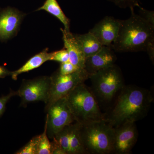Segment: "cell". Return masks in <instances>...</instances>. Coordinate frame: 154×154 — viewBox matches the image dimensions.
<instances>
[{
  "instance_id": "obj_24",
  "label": "cell",
  "mask_w": 154,
  "mask_h": 154,
  "mask_svg": "<svg viewBox=\"0 0 154 154\" xmlns=\"http://www.w3.org/2000/svg\"><path fill=\"white\" fill-rule=\"evenodd\" d=\"M116 5L121 7H127L129 6L133 7L134 6H137L138 5L137 0H110Z\"/></svg>"
},
{
  "instance_id": "obj_17",
  "label": "cell",
  "mask_w": 154,
  "mask_h": 154,
  "mask_svg": "<svg viewBox=\"0 0 154 154\" xmlns=\"http://www.w3.org/2000/svg\"><path fill=\"white\" fill-rule=\"evenodd\" d=\"M45 11L57 18L64 26L65 30H70V20L64 14L57 0H46L43 5L36 11Z\"/></svg>"
},
{
  "instance_id": "obj_8",
  "label": "cell",
  "mask_w": 154,
  "mask_h": 154,
  "mask_svg": "<svg viewBox=\"0 0 154 154\" xmlns=\"http://www.w3.org/2000/svg\"><path fill=\"white\" fill-rule=\"evenodd\" d=\"M50 77H37L33 79L24 80L17 96L21 99V105L25 106L31 102H43L47 103L50 89Z\"/></svg>"
},
{
  "instance_id": "obj_21",
  "label": "cell",
  "mask_w": 154,
  "mask_h": 154,
  "mask_svg": "<svg viewBox=\"0 0 154 154\" xmlns=\"http://www.w3.org/2000/svg\"><path fill=\"white\" fill-rule=\"evenodd\" d=\"M79 69L68 61L66 62L60 63L59 68L57 71L60 75H66L73 73Z\"/></svg>"
},
{
  "instance_id": "obj_12",
  "label": "cell",
  "mask_w": 154,
  "mask_h": 154,
  "mask_svg": "<svg viewBox=\"0 0 154 154\" xmlns=\"http://www.w3.org/2000/svg\"><path fill=\"white\" fill-rule=\"evenodd\" d=\"M25 14L17 9L8 8L0 12V40H8L16 35Z\"/></svg>"
},
{
  "instance_id": "obj_23",
  "label": "cell",
  "mask_w": 154,
  "mask_h": 154,
  "mask_svg": "<svg viewBox=\"0 0 154 154\" xmlns=\"http://www.w3.org/2000/svg\"><path fill=\"white\" fill-rule=\"evenodd\" d=\"M137 6L139 7L140 9V16L142 17L146 20L147 21L149 22L152 25H154V14L153 11H147L141 8L139 5H137Z\"/></svg>"
},
{
  "instance_id": "obj_19",
  "label": "cell",
  "mask_w": 154,
  "mask_h": 154,
  "mask_svg": "<svg viewBox=\"0 0 154 154\" xmlns=\"http://www.w3.org/2000/svg\"><path fill=\"white\" fill-rule=\"evenodd\" d=\"M39 135L32 138L25 146L15 153V154H37Z\"/></svg>"
},
{
  "instance_id": "obj_25",
  "label": "cell",
  "mask_w": 154,
  "mask_h": 154,
  "mask_svg": "<svg viewBox=\"0 0 154 154\" xmlns=\"http://www.w3.org/2000/svg\"><path fill=\"white\" fill-rule=\"evenodd\" d=\"M12 72L10 71L4 66H0V79L11 75Z\"/></svg>"
},
{
  "instance_id": "obj_2",
  "label": "cell",
  "mask_w": 154,
  "mask_h": 154,
  "mask_svg": "<svg viewBox=\"0 0 154 154\" xmlns=\"http://www.w3.org/2000/svg\"><path fill=\"white\" fill-rule=\"evenodd\" d=\"M130 9L131 17L120 20L118 35L111 48L119 52L146 51L153 63L154 25L135 14L133 7Z\"/></svg>"
},
{
  "instance_id": "obj_22",
  "label": "cell",
  "mask_w": 154,
  "mask_h": 154,
  "mask_svg": "<svg viewBox=\"0 0 154 154\" xmlns=\"http://www.w3.org/2000/svg\"><path fill=\"white\" fill-rule=\"evenodd\" d=\"M15 96H17V91H11L8 95L0 97V117L5 110L7 103L12 97Z\"/></svg>"
},
{
  "instance_id": "obj_7",
  "label": "cell",
  "mask_w": 154,
  "mask_h": 154,
  "mask_svg": "<svg viewBox=\"0 0 154 154\" xmlns=\"http://www.w3.org/2000/svg\"><path fill=\"white\" fill-rule=\"evenodd\" d=\"M45 109L47 113L45 120L47 134L51 139L65 127L75 122L66 97L57 100Z\"/></svg>"
},
{
  "instance_id": "obj_1",
  "label": "cell",
  "mask_w": 154,
  "mask_h": 154,
  "mask_svg": "<svg viewBox=\"0 0 154 154\" xmlns=\"http://www.w3.org/2000/svg\"><path fill=\"white\" fill-rule=\"evenodd\" d=\"M153 101L152 91L135 85H125L104 118L113 127L136 122L146 116Z\"/></svg>"
},
{
  "instance_id": "obj_4",
  "label": "cell",
  "mask_w": 154,
  "mask_h": 154,
  "mask_svg": "<svg viewBox=\"0 0 154 154\" xmlns=\"http://www.w3.org/2000/svg\"><path fill=\"white\" fill-rule=\"evenodd\" d=\"M89 79L99 104H108L116 99L125 86L121 69L116 64L90 75Z\"/></svg>"
},
{
  "instance_id": "obj_20",
  "label": "cell",
  "mask_w": 154,
  "mask_h": 154,
  "mask_svg": "<svg viewBox=\"0 0 154 154\" xmlns=\"http://www.w3.org/2000/svg\"><path fill=\"white\" fill-rule=\"evenodd\" d=\"M50 60L54 61L60 63L68 61H69L68 53L65 48L51 52V56Z\"/></svg>"
},
{
  "instance_id": "obj_15",
  "label": "cell",
  "mask_w": 154,
  "mask_h": 154,
  "mask_svg": "<svg viewBox=\"0 0 154 154\" xmlns=\"http://www.w3.org/2000/svg\"><path fill=\"white\" fill-rule=\"evenodd\" d=\"M51 52H48V49L46 48L42 51L30 58L21 67L11 72V77L13 80L16 81L18 76L24 73L27 72L37 68L42 65L44 63L50 60Z\"/></svg>"
},
{
  "instance_id": "obj_16",
  "label": "cell",
  "mask_w": 154,
  "mask_h": 154,
  "mask_svg": "<svg viewBox=\"0 0 154 154\" xmlns=\"http://www.w3.org/2000/svg\"><path fill=\"white\" fill-rule=\"evenodd\" d=\"M75 35L79 42L86 58L94 55L103 47L97 38L89 31L85 34Z\"/></svg>"
},
{
  "instance_id": "obj_5",
  "label": "cell",
  "mask_w": 154,
  "mask_h": 154,
  "mask_svg": "<svg viewBox=\"0 0 154 154\" xmlns=\"http://www.w3.org/2000/svg\"><path fill=\"white\" fill-rule=\"evenodd\" d=\"M80 130L87 154H111L114 127L105 119L82 125Z\"/></svg>"
},
{
  "instance_id": "obj_9",
  "label": "cell",
  "mask_w": 154,
  "mask_h": 154,
  "mask_svg": "<svg viewBox=\"0 0 154 154\" xmlns=\"http://www.w3.org/2000/svg\"><path fill=\"white\" fill-rule=\"evenodd\" d=\"M82 124L74 122L59 131L53 140L57 143L66 154H87L81 135Z\"/></svg>"
},
{
  "instance_id": "obj_18",
  "label": "cell",
  "mask_w": 154,
  "mask_h": 154,
  "mask_svg": "<svg viewBox=\"0 0 154 154\" xmlns=\"http://www.w3.org/2000/svg\"><path fill=\"white\" fill-rule=\"evenodd\" d=\"M37 154H51V143L47 135L45 123L44 131L39 135Z\"/></svg>"
},
{
  "instance_id": "obj_13",
  "label": "cell",
  "mask_w": 154,
  "mask_h": 154,
  "mask_svg": "<svg viewBox=\"0 0 154 154\" xmlns=\"http://www.w3.org/2000/svg\"><path fill=\"white\" fill-rule=\"evenodd\" d=\"M117 60L111 47L103 46L98 52L86 58L85 69L89 76L115 64Z\"/></svg>"
},
{
  "instance_id": "obj_6",
  "label": "cell",
  "mask_w": 154,
  "mask_h": 154,
  "mask_svg": "<svg viewBox=\"0 0 154 154\" xmlns=\"http://www.w3.org/2000/svg\"><path fill=\"white\" fill-rule=\"evenodd\" d=\"M50 77L51 85L49 97L45 108L59 99L64 98L77 86L85 83L89 75L85 69L66 75H62L57 71Z\"/></svg>"
},
{
  "instance_id": "obj_3",
  "label": "cell",
  "mask_w": 154,
  "mask_h": 154,
  "mask_svg": "<svg viewBox=\"0 0 154 154\" xmlns=\"http://www.w3.org/2000/svg\"><path fill=\"white\" fill-rule=\"evenodd\" d=\"M65 97L75 121L80 124L105 119L96 97L85 83L77 86Z\"/></svg>"
},
{
  "instance_id": "obj_14",
  "label": "cell",
  "mask_w": 154,
  "mask_h": 154,
  "mask_svg": "<svg viewBox=\"0 0 154 154\" xmlns=\"http://www.w3.org/2000/svg\"><path fill=\"white\" fill-rule=\"evenodd\" d=\"M64 48L68 53L69 61L79 69H85L86 57L79 42L70 30L61 28Z\"/></svg>"
},
{
  "instance_id": "obj_11",
  "label": "cell",
  "mask_w": 154,
  "mask_h": 154,
  "mask_svg": "<svg viewBox=\"0 0 154 154\" xmlns=\"http://www.w3.org/2000/svg\"><path fill=\"white\" fill-rule=\"evenodd\" d=\"M120 24V20L107 16L97 23L89 32L103 46L111 47L118 35Z\"/></svg>"
},
{
  "instance_id": "obj_10",
  "label": "cell",
  "mask_w": 154,
  "mask_h": 154,
  "mask_svg": "<svg viewBox=\"0 0 154 154\" xmlns=\"http://www.w3.org/2000/svg\"><path fill=\"white\" fill-rule=\"evenodd\" d=\"M138 136L135 122H127L114 127L111 153H131Z\"/></svg>"
}]
</instances>
